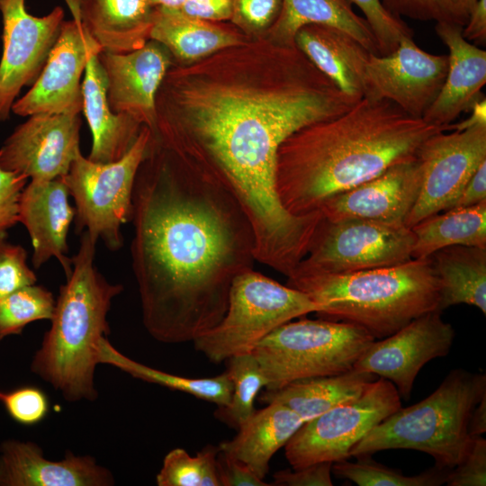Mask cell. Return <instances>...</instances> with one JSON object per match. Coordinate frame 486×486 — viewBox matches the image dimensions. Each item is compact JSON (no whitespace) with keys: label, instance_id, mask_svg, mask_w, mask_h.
<instances>
[{"label":"cell","instance_id":"1","mask_svg":"<svg viewBox=\"0 0 486 486\" xmlns=\"http://www.w3.org/2000/svg\"><path fill=\"white\" fill-rule=\"evenodd\" d=\"M359 100L344 94L296 45L251 38L190 64L173 62L156 96L152 137L220 182L254 229L256 260L289 276L322 219L296 217L275 188L282 142Z\"/></svg>","mask_w":486,"mask_h":486},{"label":"cell","instance_id":"2","mask_svg":"<svg viewBox=\"0 0 486 486\" xmlns=\"http://www.w3.org/2000/svg\"><path fill=\"white\" fill-rule=\"evenodd\" d=\"M131 203L143 325L158 342H193L220 321L234 279L253 269L252 223L228 188L152 135Z\"/></svg>","mask_w":486,"mask_h":486},{"label":"cell","instance_id":"3","mask_svg":"<svg viewBox=\"0 0 486 486\" xmlns=\"http://www.w3.org/2000/svg\"><path fill=\"white\" fill-rule=\"evenodd\" d=\"M447 131L386 99L361 98L343 113L296 130L280 145L275 188L283 208L302 217L330 197L415 158L431 135Z\"/></svg>","mask_w":486,"mask_h":486},{"label":"cell","instance_id":"4","mask_svg":"<svg viewBox=\"0 0 486 486\" xmlns=\"http://www.w3.org/2000/svg\"><path fill=\"white\" fill-rule=\"evenodd\" d=\"M96 243L82 232L80 247L72 257V271L60 285L40 348L31 371L59 392L68 401L94 400L97 346L109 335L107 314L122 291L109 283L94 266Z\"/></svg>","mask_w":486,"mask_h":486},{"label":"cell","instance_id":"5","mask_svg":"<svg viewBox=\"0 0 486 486\" xmlns=\"http://www.w3.org/2000/svg\"><path fill=\"white\" fill-rule=\"evenodd\" d=\"M287 285L317 303L321 319L358 325L375 339L438 310L440 301V284L429 257L348 273L295 274Z\"/></svg>","mask_w":486,"mask_h":486},{"label":"cell","instance_id":"6","mask_svg":"<svg viewBox=\"0 0 486 486\" xmlns=\"http://www.w3.org/2000/svg\"><path fill=\"white\" fill-rule=\"evenodd\" d=\"M484 395L485 374L453 369L426 399L400 408L371 429L352 447L350 457L410 449L428 454L435 465L452 470L469 447L470 414Z\"/></svg>","mask_w":486,"mask_h":486},{"label":"cell","instance_id":"7","mask_svg":"<svg viewBox=\"0 0 486 486\" xmlns=\"http://www.w3.org/2000/svg\"><path fill=\"white\" fill-rule=\"evenodd\" d=\"M375 338L364 328L326 319L288 321L264 338L252 351L275 390L298 379L353 370Z\"/></svg>","mask_w":486,"mask_h":486},{"label":"cell","instance_id":"8","mask_svg":"<svg viewBox=\"0 0 486 486\" xmlns=\"http://www.w3.org/2000/svg\"><path fill=\"white\" fill-rule=\"evenodd\" d=\"M319 310L303 292L250 269L234 279L223 318L195 338L194 346L209 361L219 364L252 353L279 326Z\"/></svg>","mask_w":486,"mask_h":486},{"label":"cell","instance_id":"9","mask_svg":"<svg viewBox=\"0 0 486 486\" xmlns=\"http://www.w3.org/2000/svg\"><path fill=\"white\" fill-rule=\"evenodd\" d=\"M151 135L143 125L128 152L110 163L94 162L80 151L60 177L75 202L76 230L86 231L95 243L102 239L112 251L122 247V226L130 221L134 181Z\"/></svg>","mask_w":486,"mask_h":486},{"label":"cell","instance_id":"10","mask_svg":"<svg viewBox=\"0 0 486 486\" xmlns=\"http://www.w3.org/2000/svg\"><path fill=\"white\" fill-rule=\"evenodd\" d=\"M414 243V233L405 225L363 219L329 221L323 216L306 256L292 275L400 265L412 259Z\"/></svg>","mask_w":486,"mask_h":486},{"label":"cell","instance_id":"11","mask_svg":"<svg viewBox=\"0 0 486 486\" xmlns=\"http://www.w3.org/2000/svg\"><path fill=\"white\" fill-rule=\"evenodd\" d=\"M400 408L398 390L380 377L357 399L305 421L284 446L285 457L293 469L347 460L352 447Z\"/></svg>","mask_w":486,"mask_h":486},{"label":"cell","instance_id":"12","mask_svg":"<svg viewBox=\"0 0 486 486\" xmlns=\"http://www.w3.org/2000/svg\"><path fill=\"white\" fill-rule=\"evenodd\" d=\"M416 158L421 170V185L404 222L408 228L452 207L486 160V124L435 133L421 144Z\"/></svg>","mask_w":486,"mask_h":486},{"label":"cell","instance_id":"13","mask_svg":"<svg viewBox=\"0 0 486 486\" xmlns=\"http://www.w3.org/2000/svg\"><path fill=\"white\" fill-rule=\"evenodd\" d=\"M0 11V122H4L21 90L32 85L43 68L65 21V12L56 6L46 15L35 16L28 13L25 0H1Z\"/></svg>","mask_w":486,"mask_h":486},{"label":"cell","instance_id":"14","mask_svg":"<svg viewBox=\"0 0 486 486\" xmlns=\"http://www.w3.org/2000/svg\"><path fill=\"white\" fill-rule=\"evenodd\" d=\"M64 21L43 68L31 89L17 99L12 112L22 117L39 113L79 114L83 107L82 81L93 53L102 49L88 34L77 14Z\"/></svg>","mask_w":486,"mask_h":486},{"label":"cell","instance_id":"15","mask_svg":"<svg viewBox=\"0 0 486 486\" xmlns=\"http://www.w3.org/2000/svg\"><path fill=\"white\" fill-rule=\"evenodd\" d=\"M447 68V54L427 52L414 42L413 37H405L390 54L370 53L364 96L386 99L407 114L422 119L437 97Z\"/></svg>","mask_w":486,"mask_h":486},{"label":"cell","instance_id":"16","mask_svg":"<svg viewBox=\"0 0 486 486\" xmlns=\"http://www.w3.org/2000/svg\"><path fill=\"white\" fill-rule=\"evenodd\" d=\"M438 310L423 314L395 333L376 339L361 355L354 370L390 381L409 400L421 368L448 355L455 338L453 326Z\"/></svg>","mask_w":486,"mask_h":486},{"label":"cell","instance_id":"17","mask_svg":"<svg viewBox=\"0 0 486 486\" xmlns=\"http://www.w3.org/2000/svg\"><path fill=\"white\" fill-rule=\"evenodd\" d=\"M79 114L39 113L18 125L0 148V166L31 180L66 176L79 148Z\"/></svg>","mask_w":486,"mask_h":486},{"label":"cell","instance_id":"18","mask_svg":"<svg viewBox=\"0 0 486 486\" xmlns=\"http://www.w3.org/2000/svg\"><path fill=\"white\" fill-rule=\"evenodd\" d=\"M98 58L112 110L130 116L154 131L157 93L174 62L168 50L149 40L141 48L125 53L101 51Z\"/></svg>","mask_w":486,"mask_h":486},{"label":"cell","instance_id":"19","mask_svg":"<svg viewBox=\"0 0 486 486\" xmlns=\"http://www.w3.org/2000/svg\"><path fill=\"white\" fill-rule=\"evenodd\" d=\"M420 185L421 170L415 157L330 197L320 211L329 221L363 219L405 225L418 197Z\"/></svg>","mask_w":486,"mask_h":486},{"label":"cell","instance_id":"20","mask_svg":"<svg viewBox=\"0 0 486 486\" xmlns=\"http://www.w3.org/2000/svg\"><path fill=\"white\" fill-rule=\"evenodd\" d=\"M68 196L60 177L31 180L22 192L18 212V220L26 228L31 238L33 267L38 269L55 257L66 277L72 271V258L67 256V238L75 217V208L70 205Z\"/></svg>","mask_w":486,"mask_h":486},{"label":"cell","instance_id":"21","mask_svg":"<svg viewBox=\"0 0 486 486\" xmlns=\"http://www.w3.org/2000/svg\"><path fill=\"white\" fill-rule=\"evenodd\" d=\"M111 471L90 455L68 452L64 459L44 457L31 441L7 439L0 445V486H110Z\"/></svg>","mask_w":486,"mask_h":486},{"label":"cell","instance_id":"22","mask_svg":"<svg viewBox=\"0 0 486 486\" xmlns=\"http://www.w3.org/2000/svg\"><path fill=\"white\" fill-rule=\"evenodd\" d=\"M462 26L436 22L435 31L448 48V68L444 85L422 119L428 123L448 126L472 105L484 98L482 88L486 83V51L467 41Z\"/></svg>","mask_w":486,"mask_h":486},{"label":"cell","instance_id":"23","mask_svg":"<svg viewBox=\"0 0 486 486\" xmlns=\"http://www.w3.org/2000/svg\"><path fill=\"white\" fill-rule=\"evenodd\" d=\"M294 43L344 94L356 100L364 96L371 52L357 40L338 28L312 23L297 32Z\"/></svg>","mask_w":486,"mask_h":486},{"label":"cell","instance_id":"24","mask_svg":"<svg viewBox=\"0 0 486 486\" xmlns=\"http://www.w3.org/2000/svg\"><path fill=\"white\" fill-rule=\"evenodd\" d=\"M102 51L125 53L149 40V0H66Z\"/></svg>","mask_w":486,"mask_h":486},{"label":"cell","instance_id":"25","mask_svg":"<svg viewBox=\"0 0 486 486\" xmlns=\"http://www.w3.org/2000/svg\"><path fill=\"white\" fill-rule=\"evenodd\" d=\"M98 54L93 53L86 67L82 81V112L93 139L87 158L94 162L110 163L119 160L128 152L143 125L127 114L112 110Z\"/></svg>","mask_w":486,"mask_h":486},{"label":"cell","instance_id":"26","mask_svg":"<svg viewBox=\"0 0 486 486\" xmlns=\"http://www.w3.org/2000/svg\"><path fill=\"white\" fill-rule=\"evenodd\" d=\"M149 39L163 45L174 62L190 64L251 38L231 22H209L178 10L154 7Z\"/></svg>","mask_w":486,"mask_h":486},{"label":"cell","instance_id":"27","mask_svg":"<svg viewBox=\"0 0 486 486\" xmlns=\"http://www.w3.org/2000/svg\"><path fill=\"white\" fill-rule=\"evenodd\" d=\"M303 423L304 420L289 408L271 402L256 410L238 429V434L231 440L221 442L219 449L244 463L264 480L271 458Z\"/></svg>","mask_w":486,"mask_h":486},{"label":"cell","instance_id":"28","mask_svg":"<svg viewBox=\"0 0 486 486\" xmlns=\"http://www.w3.org/2000/svg\"><path fill=\"white\" fill-rule=\"evenodd\" d=\"M312 23L342 30L368 51L380 55L368 22L353 10L349 0H283L278 18L263 37L278 44L295 45L297 32Z\"/></svg>","mask_w":486,"mask_h":486},{"label":"cell","instance_id":"29","mask_svg":"<svg viewBox=\"0 0 486 486\" xmlns=\"http://www.w3.org/2000/svg\"><path fill=\"white\" fill-rule=\"evenodd\" d=\"M376 375L355 371L292 381L262 392L264 403L277 402L300 416L304 422L347 401L357 399Z\"/></svg>","mask_w":486,"mask_h":486},{"label":"cell","instance_id":"30","mask_svg":"<svg viewBox=\"0 0 486 486\" xmlns=\"http://www.w3.org/2000/svg\"><path fill=\"white\" fill-rule=\"evenodd\" d=\"M429 259L440 284L439 311L467 304L486 314V248L451 246Z\"/></svg>","mask_w":486,"mask_h":486},{"label":"cell","instance_id":"31","mask_svg":"<svg viewBox=\"0 0 486 486\" xmlns=\"http://www.w3.org/2000/svg\"><path fill=\"white\" fill-rule=\"evenodd\" d=\"M410 229L415 236L412 258H428L436 251L451 246L486 248V201L446 210Z\"/></svg>","mask_w":486,"mask_h":486},{"label":"cell","instance_id":"32","mask_svg":"<svg viewBox=\"0 0 486 486\" xmlns=\"http://www.w3.org/2000/svg\"><path fill=\"white\" fill-rule=\"evenodd\" d=\"M98 364L112 365L134 378L156 383L170 390L191 394L198 399L223 407L230 402L232 393V381L225 371L216 376L206 378H188L134 361L119 352L106 338H102L97 346Z\"/></svg>","mask_w":486,"mask_h":486},{"label":"cell","instance_id":"33","mask_svg":"<svg viewBox=\"0 0 486 486\" xmlns=\"http://www.w3.org/2000/svg\"><path fill=\"white\" fill-rule=\"evenodd\" d=\"M225 362L232 381V393L228 405L218 407L214 416L238 429L256 411L255 399L266 387L267 380L252 353L235 356Z\"/></svg>","mask_w":486,"mask_h":486},{"label":"cell","instance_id":"34","mask_svg":"<svg viewBox=\"0 0 486 486\" xmlns=\"http://www.w3.org/2000/svg\"><path fill=\"white\" fill-rule=\"evenodd\" d=\"M356 462L333 463L332 472L359 486H439L446 482L451 470L436 465L421 473L407 476L400 471L373 460L372 455L356 456Z\"/></svg>","mask_w":486,"mask_h":486},{"label":"cell","instance_id":"35","mask_svg":"<svg viewBox=\"0 0 486 486\" xmlns=\"http://www.w3.org/2000/svg\"><path fill=\"white\" fill-rule=\"evenodd\" d=\"M219 446H206L194 456L183 448L168 452L156 476L158 486H220L216 469Z\"/></svg>","mask_w":486,"mask_h":486},{"label":"cell","instance_id":"36","mask_svg":"<svg viewBox=\"0 0 486 486\" xmlns=\"http://www.w3.org/2000/svg\"><path fill=\"white\" fill-rule=\"evenodd\" d=\"M53 294L42 285L22 287L0 300V341L19 335L30 323L50 320L55 307Z\"/></svg>","mask_w":486,"mask_h":486},{"label":"cell","instance_id":"37","mask_svg":"<svg viewBox=\"0 0 486 486\" xmlns=\"http://www.w3.org/2000/svg\"><path fill=\"white\" fill-rule=\"evenodd\" d=\"M364 14L377 41L380 55L393 52L401 39L413 37V30L401 19L391 14L381 0H349Z\"/></svg>","mask_w":486,"mask_h":486},{"label":"cell","instance_id":"38","mask_svg":"<svg viewBox=\"0 0 486 486\" xmlns=\"http://www.w3.org/2000/svg\"><path fill=\"white\" fill-rule=\"evenodd\" d=\"M27 258L25 248L10 242L7 232H0V300L36 284L37 276L29 267Z\"/></svg>","mask_w":486,"mask_h":486},{"label":"cell","instance_id":"39","mask_svg":"<svg viewBox=\"0 0 486 486\" xmlns=\"http://www.w3.org/2000/svg\"><path fill=\"white\" fill-rule=\"evenodd\" d=\"M283 0H233L230 21L249 38L263 36L278 18Z\"/></svg>","mask_w":486,"mask_h":486},{"label":"cell","instance_id":"40","mask_svg":"<svg viewBox=\"0 0 486 486\" xmlns=\"http://www.w3.org/2000/svg\"><path fill=\"white\" fill-rule=\"evenodd\" d=\"M0 402L9 417L23 426L38 424L49 412L47 396L34 386L18 387L8 392L0 391Z\"/></svg>","mask_w":486,"mask_h":486},{"label":"cell","instance_id":"41","mask_svg":"<svg viewBox=\"0 0 486 486\" xmlns=\"http://www.w3.org/2000/svg\"><path fill=\"white\" fill-rule=\"evenodd\" d=\"M448 486L486 485V439L473 436L463 459L450 471Z\"/></svg>","mask_w":486,"mask_h":486},{"label":"cell","instance_id":"42","mask_svg":"<svg viewBox=\"0 0 486 486\" xmlns=\"http://www.w3.org/2000/svg\"><path fill=\"white\" fill-rule=\"evenodd\" d=\"M28 177L0 166V232H7L18 220L19 202Z\"/></svg>","mask_w":486,"mask_h":486},{"label":"cell","instance_id":"43","mask_svg":"<svg viewBox=\"0 0 486 486\" xmlns=\"http://www.w3.org/2000/svg\"><path fill=\"white\" fill-rule=\"evenodd\" d=\"M332 464L330 462H320L293 471L284 469L276 472L273 485L276 486H332Z\"/></svg>","mask_w":486,"mask_h":486},{"label":"cell","instance_id":"44","mask_svg":"<svg viewBox=\"0 0 486 486\" xmlns=\"http://www.w3.org/2000/svg\"><path fill=\"white\" fill-rule=\"evenodd\" d=\"M216 469L220 486H274L259 478L244 463L220 449L216 456Z\"/></svg>","mask_w":486,"mask_h":486},{"label":"cell","instance_id":"45","mask_svg":"<svg viewBox=\"0 0 486 486\" xmlns=\"http://www.w3.org/2000/svg\"><path fill=\"white\" fill-rule=\"evenodd\" d=\"M393 15L415 21H441L440 0H381Z\"/></svg>","mask_w":486,"mask_h":486},{"label":"cell","instance_id":"46","mask_svg":"<svg viewBox=\"0 0 486 486\" xmlns=\"http://www.w3.org/2000/svg\"><path fill=\"white\" fill-rule=\"evenodd\" d=\"M178 11L204 21L230 22L233 14V0H186Z\"/></svg>","mask_w":486,"mask_h":486},{"label":"cell","instance_id":"47","mask_svg":"<svg viewBox=\"0 0 486 486\" xmlns=\"http://www.w3.org/2000/svg\"><path fill=\"white\" fill-rule=\"evenodd\" d=\"M483 201H486V160L478 166L451 208L469 207Z\"/></svg>","mask_w":486,"mask_h":486},{"label":"cell","instance_id":"48","mask_svg":"<svg viewBox=\"0 0 486 486\" xmlns=\"http://www.w3.org/2000/svg\"><path fill=\"white\" fill-rule=\"evenodd\" d=\"M463 37L478 46L486 43V0H477L465 25L462 28Z\"/></svg>","mask_w":486,"mask_h":486},{"label":"cell","instance_id":"49","mask_svg":"<svg viewBox=\"0 0 486 486\" xmlns=\"http://www.w3.org/2000/svg\"><path fill=\"white\" fill-rule=\"evenodd\" d=\"M476 2L477 0H440L441 21L464 27Z\"/></svg>","mask_w":486,"mask_h":486},{"label":"cell","instance_id":"50","mask_svg":"<svg viewBox=\"0 0 486 486\" xmlns=\"http://www.w3.org/2000/svg\"><path fill=\"white\" fill-rule=\"evenodd\" d=\"M468 432L472 437L482 436L486 432V395L482 398L470 414Z\"/></svg>","mask_w":486,"mask_h":486},{"label":"cell","instance_id":"51","mask_svg":"<svg viewBox=\"0 0 486 486\" xmlns=\"http://www.w3.org/2000/svg\"><path fill=\"white\" fill-rule=\"evenodd\" d=\"M471 115L468 119L452 123L448 130H462L475 125L486 124V99L485 97L475 103L471 108Z\"/></svg>","mask_w":486,"mask_h":486},{"label":"cell","instance_id":"52","mask_svg":"<svg viewBox=\"0 0 486 486\" xmlns=\"http://www.w3.org/2000/svg\"><path fill=\"white\" fill-rule=\"evenodd\" d=\"M154 7H163L166 9L178 10L186 0H149Z\"/></svg>","mask_w":486,"mask_h":486},{"label":"cell","instance_id":"53","mask_svg":"<svg viewBox=\"0 0 486 486\" xmlns=\"http://www.w3.org/2000/svg\"><path fill=\"white\" fill-rule=\"evenodd\" d=\"M0 5H1V0H0Z\"/></svg>","mask_w":486,"mask_h":486}]
</instances>
